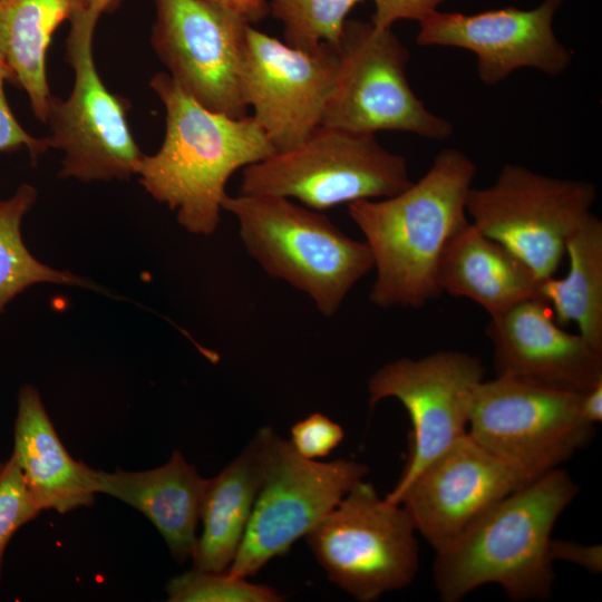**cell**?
I'll return each mask as SVG.
<instances>
[{"instance_id": "cell-1", "label": "cell", "mask_w": 602, "mask_h": 602, "mask_svg": "<svg viewBox=\"0 0 602 602\" xmlns=\"http://www.w3.org/2000/svg\"><path fill=\"white\" fill-rule=\"evenodd\" d=\"M475 175L466 154L445 148L404 191L348 204L373 260L371 303L419 308L441 293L438 262L449 239L469 221L466 202Z\"/></svg>"}, {"instance_id": "cell-2", "label": "cell", "mask_w": 602, "mask_h": 602, "mask_svg": "<svg viewBox=\"0 0 602 602\" xmlns=\"http://www.w3.org/2000/svg\"><path fill=\"white\" fill-rule=\"evenodd\" d=\"M149 86L165 108V135L155 154L143 156L136 175L187 232L211 235L229 178L276 151L252 116L234 118L204 107L167 72L155 74Z\"/></svg>"}, {"instance_id": "cell-3", "label": "cell", "mask_w": 602, "mask_h": 602, "mask_svg": "<svg viewBox=\"0 0 602 602\" xmlns=\"http://www.w3.org/2000/svg\"><path fill=\"white\" fill-rule=\"evenodd\" d=\"M579 485L552 469L507 494L436 552L434 582L440 599L457 602L495 583L514 601L544 600L555 580L551 534Z\"/></svg>"}, {"instance_id": "cell-4", "label": "cell", "mask_w": 602, "mask_h": 602, "mask_svg": "<svg viewBox=\"0 0 602 602\" xmlns=\"http://www.w3.org/2000/svg\"><path fill=\"white\" fill-rule=\"evenodd\" d=\"M222 207L235 216L249 255L270 276L309 295L323 315L334 314L351 288L373 269L365 241L290 198L226 195Z\"/></svg>"}, {"instance_id": "cell-5", "label": "cell", "mask_w": 602, "mask_h": 602, "mask_svg": "<svg viewBox=\"0 0 602 602\" xmlns=\"http://www.w3.org/2000/svg\"><path fill=\"white\" fill-rule=\"evenodd\" d=\"M411 183L405 158L375 134L320 125L298 146L244 167L240 194L297 200L322 212L389 197Z\"/></svg>"}, {"instance_id": "cell-6", "label": "cell", "mask_w": 602, "mask_h": 602, "mask_svg": "<svg viewBox=\"0 0 602 602\" xmlns=\"http://www.w3.org/2000/svg\"><path fill=\"white\" fill-rule=\"evenodd\" d=\"M416 528L400 504L357 482L305 535L328 579L361 602L408 586L419 566Z\"/></svg>"}, {"instance_id": "cell-7", "label": "cell", "mask_w": 602, "mask_h": 602, "mask_svg": "<svg viewBox=\"0 0 602 602\" xmlns=\"http://www.w3.org/2000/svg\"><path fill=\"white\" fill-rule=\"evenodd\" d=\"M99 17L88 8L70 19L66 61L74 86L67 99L51 97L46 119L49 148L64 153L59 175L81 182L127 179L144 156L128 124L129 101L108 90L95 64Z\"/></svg>"}, {"instance_id": "cell-8", "label": "cell", "mask_w": 602, "mask_h": 602, "mask_svg": "<svg viewBox=\"0 0 602 602\" xmlns=\"http://www.w3.org/2000/svg\"><path fill=\"white\" fill-rule=\"evenodd\" d=\"M339 69L321 125L353 133L397 130L443 140L453 125L427 109L406 75L409 52L391 28L347 19Z\"/></svg>"}, {"instance_id": "cell-9", "label": "cell", "mask_w": 602, "mask_h": 602, "mask_svg": "<svg viewBox=\"0 0 602 602\" xmlns=\"http://www.w3.org/2000/svg\"><path fill=\"white\" fill-rule=\"evenodd\" d=\"M263 480L229 573L255 575L324 517L368 474L356 460L302 457L289 440L265 429Z\"/></svg>"}, {"instance_id": "cell-10", "label": "cell", "mask_w": 602, "mask_h": 602, "mask_svg": "<svg viewBox=\"0 0 602 602\" xmlns=\"http://www.w3.org/2000/svg\"><path fill=\"white\" fill-rule=\"evenodd\" d=\"M595 186L548 177L506 164L488 187L468 192L470 222L522 260L543 280L555 275L569 237L591 213Z\"/></svg>"}, {"instance_id": "cell-11", "label": "cell", "mask_w": 602, "mask_h": 602, "mask_svg": "<svg viewBox=\"0 0 602 602\" xmlns=\"http://www.w3.org/2000/svg\"><path fill=\"white\" fill-rule=\"evenodd\" d=\"M581 392L496 376L474 394L467 434L530 479L559 468L589 445L594 425L580 410Z\"/></svg>"}, {"instance_id": "cell-12", "label": "cell", "mask_w": 602, "mask_h": 602, "mask_svg": "<svg viewBox=\"0 0 602 602\" xmlns=\"http://www.w3.org/2000/svg\"><path fill=\"white\" fill-rule=\"evenodd\" d=\"M484 376L478 358L450 350L420 359L400 358L372 375L370 405L395 398L411 423L407 462L387 501L398 504L421 469L467 434L474 394Z\"/></svg>"}, {"instance_id": "cell-13", "label": "cell", "mask_w": 602, "mask_h": 602, "mask_svg": "<svg viewBox=\"0 0 602 602\" xmlns=\"http://www.w3.org/2000/svg\"><path fill=\"white\" fill-rule=\"evenodd\" d=\"M151 43L167 74L204 107L246 116L241 62L250 26L204 0H154Z\"/></svg>"}, {"instance_id": "cell-14", "label": "cell", "mask_w": 602, "mask_h": 602, "mask_svg": "<svg viewBox=\"0 0 602 602\" xmlns=\"http://www.w3.org/2000/svg\"><path fill=\"white\" fill-rule=\"evenodd\" d=\"M339 61L338 47L302 50L247 27L241 93L276 152L298 146L321 125Z\"/></svg>"}, {"instance_id": "cell-15", "label": "cell", "mask_w": 602, "mask_h": 602, "mask_svg": "<svg viewBox=\"0 0 602 602\" xmlns=\"http://www.w3.org/2000/svg\"><path fill=\"white\" fill-rule=\"evenodd\" d=\"M563 1L543 0L528 10L506 7L473 14L436 10L418 21L417 43L474 52L478 77L491 86L520 68L559 76L573 59L553 30V18Z\"/></svg>"}, {"instance_id": "cell-16", "label": "cell", "mask_w": 602, "mask_h": 602, "mask_svg": "<svg viewBox=\"0 0 602 602\" xmlns=\"http://www.w3.org/2000/svg\"><path fill=\"white\" fill-rule=\"evenodd\" d=\"M531 480L466 434L421 469L398 504L438 552L483 511Z\"/></svg>"}, {"instance_id": "cell-17", "label": "cell", "mask_w": 602, "mask_h": 602, "mask_svg": "<svg viewBox=\"0 0 602 602\" xmlns=\"http://www.w3.org/2000/svg\"><path fill=\"white\" fill-rule=\"evenodd\" d=\"M486 333L498 377L570 392L602 381V350L567 332L537 298L489 317Z\"/></svg>"}, {"instance_id": "cell-18", "label": "cell", "mask_w": 602, "mask_h": 602, "mask_svg": "<svg viewBox=\"0 0 602 602\" xmlns=\"http://www.w3.org/2000/svg\"><path fill=\"white\" fill-rule=\"evenodd\" d=\"M97 493L114 496L140 511L164 537L173 557H192L207 479L178 450L157 468L145 472L94 470Z\"/></svg>"}, {"instance_id": "cell-19", "label": "cell", "mask_w": 602, "mask_h": 602, "mask_svg": "<svg viewBox=\"0 0 602 602\" xmlns=\"http://www.w3.org/2000/svg\"><path fill=\"white\" fill-rule=\"evenodd\" d=\"M40 509L67 513L94 502V469L75 460L60 441L38 390L26 385L18 396L11 455Z\"/></svg>"}, {"instance_id": "cell-20", "label": "cell", "mask_w": 602, "mask_h": 602, "mask_svg": "<svg viewBox=\"0 0 602 602\" xmlns=\"http://www.w3.org/2000/svg\"><path fill=\"white\" fill-rule=\"evenodd\" d=\"M538 282L522 260L470 221L449 239L437 268L440 292L469 299L489 317L537 298Z\"/></svg>"}, {"instance_id": "cell-21", "label": "cell", "mask_w": 602, "mask_h": 602, "mask_svg": "<svg viewBox=\"0 0 602 602\" xmlns=\"http://www.w3.org/2000/svg\"><path fill=\"white\" fill-rule=\"evenodd\" d=\"M266 427L242 453L207 479L201 515L203 532L192 554L194 569L222 572L232 564L262 485Z\"/></svg>"}, {"instance_id": "cell-22", "label": "cell", "mask_w": 602, "mask_h": 602, "mask_svg": "<svg viewBox=\"0 0 602 602\" xmlns=\"http://www.w3.org/2000/svg\"><path fill=\"white\" fill-rule=\"evenodd\" d=\"M88 8V0H0V55L10 82L26 91L41 123H46L52 97L46 74L52 35L64 21Z\"/></svg>"}, {"instance_id": "cell-23", "label": "cell", "mask_w": 602, "mask_h": 602, "mask_svg": "<svg viewBox=\"0 0 602 602\" xmlns=\"http://www.w3.org/2000/svg\"><path fill=\"white\" fill-rule=\"evenodd\" d=\"M567 272L540 280L537 299L559 324H576L579 334L602 350V222L590 213L566 242Z\"/></svg>"}, {"instance_id": "cell-24", "label": "cell", "mask_w": 602, "mask_h": 602, "mask_svg": "<svg viewBox=\"0 0 602 602\" xmlns=\"http://www.w3.org/2000/svg\"><path fill=\"white\" fill-rule=\"evenodd\" d=\"M37 200L32 185L21 184L0 201V313L17 294L37 283L91 287L84 278L39 262L22 241L20 225Z\"/></svg>"}, {"instance_id": "cell-25", "label": "cell", "mask_w": 602, "mask_h": 602, "mask_svg": "<svg viewBox=\"0 0 602 602\" xmlns=\"http://www.w3.org/2000/svg\"><path fill=\"white\" fill-rule=\"evenodd\" d=\"M363 0H272L270 13L282 22L284 42L302 50L338 47L350 10Z\"/></svg>"}, {"instance_id": "cell-26", "label": "cell", "mask_w": 602, "mask_h": 602, "mask_svg": "<svg viewBox=\"0 0 602 602\" xmlns=\"http://www.w3.org/2000/svg\"><path fill=\"white\" fill-rule=\"evenodd\" d=\"M171 602H281L275 589L251 583L227 571L194 569L173 577L166 585Z\"/></svg>"}, {"instance_id": "cell-27", "label": "cell", "mask_w": 602, "mask_h": 602, "mask_svg": "<svg viewBox=\"0 0 602 602\" xmlns=\"http://www.w3.org/2000/svg\"><path fill=\"white\" fill-rule=\"evenodd\" d=\"M40 511L14 458L0 463V579L9 541Z\"/></svg>"}, {"instance_id": "cell-28", "label": "cell", "mask_w": 602, "mask_h": 602, "mask_svg": "<svg viewBox=\"0 0 602 602\" xmlns=\"http://www.w3.org/2000/svg\"><path fill=\"white\" fill-rule=\"evenodd\" d=\"M343 437V429L339 424L320 412H314L291 427L289 441L302 457L317 459L329 455Z\"/></svg>"}, {"instance_id": "cell-29", "label": "cell", "mask_w": 602, "mask_h": 602, "mask_svg": "<svg viewBox=\"0 0 602 602\" xmlns=\"http://www.w3.org/2000/svg\"><path fill=\"white\" fill-rule=\"evenodd\" d=\"M10 81L9 69L0 55V152L27 148L35 161L49 149L47 137L28 134L12 114L4 94V82Z\"/></svg>"}, {"instance_id": "cell-30", "label": "cell", "mask_w": 602, "mask_h": 602, "mask_svg": "<svg viewBox=\"0 0 602 602\" xmlns=\"http://www.w3.org/2000/svg\"><path fill=\"white\" fill-rule=\"evenodd\" d=\"M375 12L371 22L379 28H391L402 19L421 20L436 11L445 0H372Z\"/></svg>"}, {"instance_id": "cell-31", "label": "cell", "mask_w": 602, "mask_h": 602, "mask_svg": "<svg viewBox=\"0 0 602 602\" xmlns=\"http://www.w3.org/2000/svg\"><path fill=\"white\" fill-rule=\"evenodd\" d=\"M550 556L552 561H567L593 573L602 571V546L600 544L584 545L573 541L551 540Z\"/></svg>"}, {"instance_id": "cell-32", "label": "cell", "mask_w": 602, "mask_h": 602, "mask_svg": "<svg viewBox=\"0 0 602 602\" xmlns=\"http://www.w3.org/2000/svg\"><path fill=\"white\" fill-rule=\"evenodd\" d=\"M224 8L249 25L262 21L270 13V3L266 0H204Z\"/></svg>"}, {"instance_id": "cell-33", "label": "cell", "mask_w": 602, "mask_h": 602, "mask_svg": "<svg viewBox=\"0 0 602 602\" xmlns=\"http://www.w3.org/2000/svg\"><path fill=\"white\" fill-rule=\"evenodd\" d=\"M580 410L583 418L595 425L602 420V381L581 392Z\"/></svg>"}, {"instance_id": "cell-34", "label": "cell", "mask_w": 602, "mask_h": 602, "mask_svg": "<svg viewBox=\"0 0 602 602\" xmlns=\"http://www.w3.org/2000/svg\"><path fill=\"white\" fill-rule=\"evenodd\" d=\"M123 0H88L89 9L97 12L98 14L111 13L114 12L122 3Z\"/></svg>"}]
</instances>
